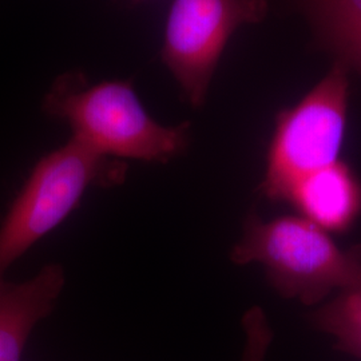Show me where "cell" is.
Wrapping results in <instances>:
<instances>
[{
	"label": "cell",
	"mask_w": 361,
	"mask_h": 361,
	"mask_svg": "<svg viewBox=\"0 0 361 361\" xmlns=\"http://www.w3.org/2000/svg\"><path fill=\"white\" fill-rule=\"evenodd\" d=\"M49 116L65 121L73 138L114 159L169 162L190 141V123L162 126L147 114L130 82L89 85L82 73L56 78L43 101Z\"/></svg>",
	"instance_id": "obj_1"
},
{
	"label": "cell",
	"mask_w": 361,
	"mask_h": 361,
	"mask_svg": "<svg viewBox=\"0 0 361 361\" xmlns=\"http://www.w3.org/2000/svg\"><path fill=\"white\" fill-rule=\"evenodd\" d=\"M232 259L238 265L261 264L281 296L305 305L347 289L361 276V245L343 250L328 232L301 216L265 222L250 213Z\"/></svg>",
	"instance_id": "obj_2"
},
{
	"label": "cell",
	"mask_w": 361,
	"mask_h": 361,
	"mask_svg": "<svg viewBox=\"0 0 361 361\" xmlns=\"http://www.w3.org/2000/svg\"><path fill=\"white\" fill-rule=\"evenodd\" d=\"M121 159L92 152L70 138L40 158L0 225V283L16 259L56 229L94 186H114L126 177Z\"/></svg>",
	"instance_id": "obj_3"
},
{
	"label": "cell",
	"mask_w": 361,
	"mask_h": 361,
	"mask_svg": "<svg viewBox=\"0 0 361 361\" xmlns=\"http://www.w3.org/2000/svg\"><path fill=\"white\" fill-rule=\"evenodd\" d=\"M348 67L335 62L322 82L276 116L259 192L286 201L298 180L338 161L348 111Z\"/></svg>",
	"instance_id": "obj_4"
},
{
	"label": "cell",
	"mask_w": 361,
	"mask_h": 361,
	"mask_svg": "<svg viewBox=\"0 0 361 361\" xmlns=\"http://www.w3.org/2000/svg\"><path fill=\"white\" fill-rule=\"evenodd\" d=\"M267 0H174L169 11L162 59L185 97L202 106L228 40L246 23L261 22Z\"/></svg>",
	"instance_id": "obj_5"
},
{
	"label": "cell",
	"mask_w": 361,
	"mask_h": 361,
	"mask_svg": "<svg viewBox=\"0 0 361 361\" xmlns=\"http://www.w3.org/2000/svg\"><path fill=\"white\" fill-rule=\"evenodd\" d=\"M65 283L59 264L46 265L22 283H0V361H22L34 328L51 314Z\"/></svg>",
	"instance_id": "obj_6"
},
{
	"label": "cell",
	"mask_w": 361,
	"mask_h": 361,
	"mask_svg": "<svg viewBox=\"0 0 361 361\" xmlns=\"http://www.w3.org/2000/svg\"><path fill=\"white\" fill-rule=\"evenodd\" d=\"M286 201L325 232H345L361 214V182L337 161L298 180Z\"/></svg>",
	"instance_id": "obj_7"
},
{
	"label": "cell",
	"mask_w": 361,
	"mask_h": 361,
	"mask_svg": "<svg viewBox=\"0 0 361 361\" xmlns=\"http://www.w3.org/2000/svg\"><path fill=\"white\" fill-rule=\"evenodd\" d=\"M310 20L316 40L336 62L345 63L361 47V0H295Z\"/></svg>",
	"instance_id": "obj_8"
},
{
	"label": "cell",
	"mask_w": 361,
	"mask_h": 361,
	"mask_svg": "<svg viewBox=\"0 0 361 361\" xmlns=\"http://www.w3.org/2000/svg\"><path fill=\"white\" fill-rule=\"evenodd\" d=\"M310 323L335 338L336 349L361 360V276L334 301L312 313Z\"/></svg>",
	"instance_id": "obj_9"
},
{
	"label": "cell",
	"mask_w": 361,
	"mask_h": 361,
	"mask_svg": "<svg viewBox=\"0 0 361 361\" xmlns=\"http://www.w3.org/2000/svg\"><path fill=\"white\" fill-rule=\"evenodd\" d=\"M245 344L241 361H265L273 341V329L261 307H253L243 319Z\"/></svg>",
	"instance_id": "obj_10"
},
{
	"label": "cell",
	"mask_w": 361,
	"mask_h": 361,
	"mask_svg": "<svg viewBox=\"0 0 361 361\" xmlns=\"http://www.w3.org/2000/svg\"><path fill=\"white\" fill-rule=\"evenodd\" d=\"M343 65L347 66L348 68L352 67V68H355L356 71H359L361 74V47L353 52V54L349 56L348 59H347V62L343 63Z\"/></svg>",
	"instance_id": "obj_11"
},
{
	"label": "cell",
	"mask_w": 361,
	"mask_h": 361,
	"mask_svg": "<svg viewBox=\"0 0 361 361\" xmlns=\"http://www.w3.org/2000/svg\"><path fill=\"white\" fill-rule=\"evenodd\" d=\"M134 1H141V0H134Z\"/></svg>",
	"instance_id": "obj_12"
}]
</instances>
